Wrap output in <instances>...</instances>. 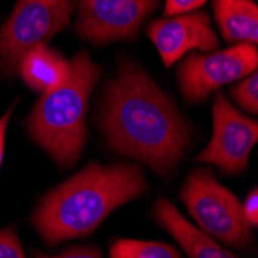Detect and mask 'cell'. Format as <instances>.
I'll return each instance as SVG.
<instances>
[{"label": "cell", "mask_w": 258, "mask_h": 258, "mask_svg": "<svg viewBox=\"0 0 258 258\" xmlns=\"http://www.w3.org/2000/svg\"><path fill=\"white\" fill-rule=\"evenodd\" d=\"M98 122L113 152L144 162L164 178L176 170L192 143V127L176 102L128 59L104 88Z\"/></svg>", "instance_id": "obj_1"}, {"label": "cell", "mask_w": 258, "mask_h": 258, "mask_svg": "<svg viewBox=\"0 0 258 258\" xmlns=\"http://www.w3.org/2000/svg\"><path fill=\"white\" fill-rule=\"evenodd\" d=\"M147 190L143 169L130 162H91L46 194L33 223L48 246L87 237L119 206Z\"/></svg>", "instance_id": "obj_2"}, {"label": "cell", "mask_w": 258, "mask_h": 258, "mask_svg": "<svg viewBox=\"0 0 258 258\" xmlns=\"http://www.w3.org/2000/svg\"><path fill=\"white\" fill-rule=\"evenodd\" d=\"M102 75V68L81 51L68 60L67 79L36 102L27 128L34 143L59 167L68 169L79 159L87 141L88 101Z\"/></svg>", "instance_id": "obj_3"}, {"label": "cell", "mask_w": 258, "mask_h": 258, "mask_svg": "<svg viewBox=\"0 0 258 258\" xmlns=\"http://www.w3.org/2000/svg\"><path fill=\"white\" fill-rule=\"evenodd\" d=\"M179 197L195 223L209 237L235 247L250 244L252 229L244 218L241 203L210 170H194L184 181Z\"/></svg>", "instance_id": "obj_4"}, {"label": "cell", "mask_w": 258, "mask_h": 258, "mask_svg": "<svg viewBox=\"0 0 258 258\" xmlns=\"http://www.w3.org/2000/svg\"><path fill=\"white\" fill-rule=\"evenodd\" d=\"M73 11V0H17L0 27V72L16 75L22 57L65 30Z\"/></svg>", "instance_id": "obj_5"}, {"label": "cell", "mask_w": 258, "mask_h": 258, "mask_svg": "<svg viewBox=\"0 0 258 258\" xmlns=\"http://www.w3.org/2000/svg\"><path fill=\"white\" fill-rule=\"evenodd\" d=\"M256 45L235 43L210 54H189L178 68V82L187 102L198 104L220 87L256 72Z\"/></svg>", "instance_id": "obj_6"}, {"label": "cell", "mask_w": 258, "mask_h": 258, "mask_svg": "<svg viewBox=\"0 0 258 258\" xmlns=\"http://www.w3.org/2000/svg\"><path fill=\"white\" fill-rule=\"evenodd\" d=\"M212 113V138L195 161L214 164L227 175L240 173L247 167L249 155L258 141V124L241 114L224 95H217Z\"/></svg>", "instance_id": "obj_7"}, {"label": "cell", "mask_w": 258, "mask_h": 258, "mask_svg": "<svg viewBox=\"0 0 258 258\" xmlns=\"http://www.w3.org/2000/svg\"><path fill=\"white\" fill-rule=\"evenodd\" d=\"M159 0H78L76 33L95 43L133 39Z\"/></svg>", "instance_id": "obj_8"}, {"label": "cell", "mask_w": 258, "mask_h": 258, "mask_svg": "<svg viewBox=\"0 0 258 258\" xmlns=\"http://www.w3.org/2000/svg\"><path fill=\"white\" fill-rule=\"evenodd\" d=\"M147 36L152 39L166 68H170L190 50L215 51L220 45L206 11L153 20L147 28Z\"/></svg>", "instance_id": "obj_9"}, {"label": "cell", "mask_w": 258, "mask_h": 258, "mask_svg": "<svg viewBox=\"0 0 258 258\" xmlns=\"http://www.w3.org/2000/svg\"><path fill=\"white\" fill-rule=\"evenodd\" d=\"M155 218L179 243L189 258H238L201 229L187 221L179 210L166 198L158 200Z\"/></svg>", "instance_id": "obj_10"}, {"label": "cell", "mask_w": 258, "mask_h": 258, "mask_svg": "<svg viewBox=\"0 0 258 258\" xmlns=\"http://www.w3.org/2000/svg\"><path fill=\"white\" fill-rule=\"evenodd\" d=\"M17 73L27 87L43 95L59 87L67 79L68 60L57 50L42 43L22 57Z\"/></svg>", "instance_id": "obj_11"}, {"label": "cell", "mask_w": 258, "mask_h": 258, "mask_svg": "<svg viewBox=\"0 0 258 258\" xmlns=\"http://www.w3.org/2000/svg\"><path fill=\"white\" fill-rule=\"evenodd\" d=\"M215 20L229 43L258 42V8L252 0H214Z\"/></svg>", "instance_id": "obj_12"}, {"label": "cell", "mask_w": 258, "mask_h": 258, "mask_svg": "<svg viewBox=\"0 0 258 258\" xmlns=\"http://www.w3.org/2000/svg\"><path fill=\"white\" fill-rule=\"evenodd\" d=\"M110 258H181V255L166 243L118 238L110 244Z\"/></svg>", "instance_id": "obj_13"}, {"label": "cell", "mask_w": 258, "mask_h": 258, "mask_svg": "<svg viewBox=\"0 0 258 258\" xmlns=\"http://www.w3.org/2000/svg\"><path fill=\"white\" fill-rule=\"evenodd\" d=\"M230 95L243 110L256 114L258 111V75L256 72L240 79L237 85H233Z\"/></svg>", "instance_id": "obj_14"}, {"label": "cell", "mask_w": 258, "mask_h": 258, "mask_svg": "<svg viewBox=\"0 0 258 258\" xmlns=\"http://www.w3.org/2000/svg\"><path fill=\"white\" fill-rule=\"evenodd\" d=\"M0 258H25L20 240L11 227L0 230Z\"/></svg>", "instance_id": "obj_15"}, {"label": "cell", "mask_w": 258, "mask_h": 258, "mask_svg": "<svg viewBox=\"0 0 258 258\" xmlns=\"http://www.w3.org/2000/svg\"><path fill=\"white\" fill-rule=\"evenodd\" d=\"M33 258H102L101 252L93 246H73L62 250L57 255H45L42 252H34Z\"/></svg>", "instance_id": "obj_16"}, {"label": "cell", "mask_w": 258, "mask_h": 258, "mask_svg": "<svg viewBox=\"0 0 258 258\" xmlns=\"http://www.w3.org/2000/svg\"><path fill=\"white\" fill-rule=\"evenodd\" d=\"M207 0H166L164 4V14L166 17H173L185 13H192L203 7Z\"/></svg>", "instance_id": "obj_17"}, {"label": "cell", "mask_w": 258, "mask_h": 258, "mask_svg": "<svg viewBox=\"0 0 258 258\" xmlns=\"http://www.w3.org/2000/svg\"><path fill=\"white\" fill-rule=\"evenodd\" d=\"M244 218L247 220V223L250 226H256L258 224V192L256 189H252L247 195L244 203L241 204Z\"/></svg>", "instance_id": "obj_18"}, {"label": "cell", "mask_w": 258, "mask_h": 258, "mask_svg": "<svg viewBox=\"0 0 258 258\" xmlns=\"http://www.w3.org/2000/svg\"><path fill=\"white\" fill-rule=\"evenodd\" d=\"M14 111V107H10L7 113L0 118V169H2V162H4V152H5V136H7V128L10 118Z\"/></svg>", "instance_id": "obj_19"}]
</instances>
